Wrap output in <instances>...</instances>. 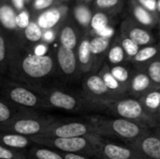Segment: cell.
<instances>
[{
	"label": "cell",
	"mask_w": 160,
	"mask_h": 159,
	"mask_svg": "<svg viewBox=\"0 0 160 159\" xmlns=\"http://www.w3.org/2000/svg\"><path fill=\"white\" fill-rule=\"evenodd\" d=\"M55 74V53L38 54L23 47H9L6 78L26 85H44Z\"/></svg>",
	"instance_id": "6da1fadb"
},
{
	"label": "cell",
	"mask_w": 160,
	"mask_h": 159,
	"mask_svg": "<svg viewBox=\"0 0 160 159\" xmlns=\"http://www.w3.org/2000/svg\"><path fill=\"white\" fill-rule=\"evenodd\" d=\"M37 94H38L47 107L50 109H59L69 112H81L90 110L87 102L82 94L72 91L47 85H28Z\"/></svg>",
	"instance_id": "7a4b0ae2"
},
{
	"label": "cell",
	"mask_w": 160,
	"mask_h": 159,
	"mask_svg": "<svg viewBox=\"0 0 160 159\" xmlns=\"http://www.w3.org/2000/svg\"><path fill=\"white\" fill-rule=\"evenodd\" d=\"M102 137L85 136L76 138H48L32 136L30 139L37 144L48 147L63 154H76L90 157H98V143Z\"/></svg>",
	"instance_id": "3957f363"
},
{
	"label": "cell",
	"mask_w": 160,
	"mask_h": 159,
	"mask_svg": "<svg viewBox=\"0 0 160 159\" xmlns=\"http://www.w3.org/2000/svg\"><path fill=\"white\" fill-rule=\"evenodd\" d=\"M0 97L20 109L38 112L49 110L41 97L31 87L1 76Z\"/></svg>",
	"instance_id": "277c9868"
},
{
	"label": "cell",
	"mask_w": 160,
	"mask_h": 159,
	"mask_svg": "<svg viewBox=\"0 0 160 159\" xmlns=\"http://www.w3.org/2000/svg\"><path fill=\"white\" fill-rule=\"evenodd\" d=\"M56 118L44 115L38 111L22 110L10 122L0 126V132L15 133L32 137L41 135Z\"/></svg>",
	"instance_id": "5b68a950"
},
{
	"label": "cell",
	"mask_w": 160,
	"mask_h": 159,
	"mask_svg": "<svg viewBox=\"0 0 160 159\" xmlns=\"http://www.w3.org/2000/svg\"><path fill=\"white\" fill-rule=\"evenodd\" d=\"M87 120L97 128L98 136L102 138L115 137L132 142L150 130L144 126L122 118L108 119L98 116L89 117Z\"/></svg>",
	"instance_id": "8992f818"
},
{
	"label": "cell",
	"mask_w": 160,
	"mask_h": 159,
	"mask_svg": "<svg viewBox=\"0 0 160 159\" xmlns=\"http://www.w3.org/2000/svg\"><path fill=\"white\" fill-rule=\"evenodd\" d=\"M81 94L90 109L108 108L116 100L123 98L112 92L97 73H88L83 76Z\"/></svg>",
	"instance_id": "52a82bcc"
},
{
	"label": "cell",
	"mask_w": 160,
	"mask_h": 159,
	"mask_svg": "<svg viewBox=\"0 0 160 159\" xmlns=\"http://www.w3.org/2000/svg\"><path fill=\"white\" fill-rule=\"evenodd\" d=\"M111 114L118 118L126 119L148 128H154L160 124V121L154 115L149 114L143 108L141 101L134 97H123L108 108Z\"/></svg>",
	"instance_id": "ba28073f"
},
{
	"label": "cell",
	"mask_w": 160,
	"mask_h": 159,
	"mask_svg": "<svg viewBox=\"0 0 160 159\" xmlns=\"http://www.w3.org/2000/svg\"><path fill=\"white\" fill-rule=\"evenodd\" d=\"M39 136L48 138H76L98 136V133L97 128L88 120L78 121L56 119Z\"/></svg>",
	"instance_id": "9c48e42d"
},
{
	"label": "cell",
	"mask_w": 160,
	"mask_h": 159,
	"mask_svg": "<svg viewBox=\"0 0 160 159\" xmlns=\"http://www.w3.org/2000/svg\"><path fill=\"white\" fill-rule=\"evenodd\" d=\"M19 12L11 0H0V32L7 38L9 47H23L22 32L17 24Z\"/></svg>",
	"instance_id": "30bf717a"
},
{
	"label": "cell",
	"mask_w": 160,
	"mask_h": 159,
	"mask_svg": "<svg viewBox=\"0 0 160 159\" xmlns=\"http://www.w3.org/2000/svg\"><path fill=\"white\" fill-rule=\"evenodd\" d=\"M55 64L56 74L64 81L72 82L82 76L74 50H69L59 45L55 52Z\"/></svg>",
	"instance_id": "8fae6325"
},
{
	"label": "cell",
	"mask_w": 160,
	"mask_h": 159,
	"mask_svg": "<svg viewBox=\"0 0 160 159\" xmlns=\"http://www.w3.org/2000/svg\"><path fill=\"white\" fill-rule=\"evenodd\" d=\"M96 158L144 159V157L128 144L121 145L100 138L98 143V157Z\"/></svg>",
	"instance_id": "7c38bea8"
},
{
	"label": "cell",
	"mask_w": 160,
	"mask_h": 159,
	"mask_svg": "<svg viewBox=\"0 0 160 159\" xmlns=\"http://www.w3.org/2000/svg\"><path fill=\"white\" fill-rule=\"evenodd\" d=\"M146 159H160V137L150 130L128 143Z\"/></svg>",
	"instance_id": "4fadbf2b"
},
{
	"label": "cell",
	"mask_w": 160,
	"mask_h": 159,
	"mask_svg": "<svg viewBox=\"0 0 160 159\" xmlns=\"http://www.w3.org/2000/svg\"><path fill=\"white\" fill-rule=\"evenodd\" d=\"M65 11L66 8L64 7L54 6L39 12L36 16L35 21L43 31L58 28L64 18Z\"/></svg>",
	"instance_id": "5bb4252c"
},
{
	"label": "cell",
	"mask_w": 160,
	"mask_h": 159,
	"mask_svg": "<svg viewBox=\"0 0 160 159\" xmlns=\"http://www.w3.org/2000/svg\"><path fill=\"white\" fill-rule=\"evenodd\" d=\"M152 89H155V87L145 71L138 70L132 73L128 83V94L131 97L140 99Z\"/></svg>",
	"instance_id": "9a60e30c"
},
{
	"label": "cell",
	"mask_w": 160,
	"mask_h": 159,
	"mask_svg": "<svg viewBox=\"0 0 160 159\" xmlns=\"http://www.w3.org/2000/svg\"><path fill=\"white\" fill-rule=\"evenodd\" d=\"M112 38L103 37L99 36H94L90 38V51L93 58L94 72L98 68H100L103 65V60L107 57L108 51L111 47Z\"/></svg>",
	"instance_id": "2e32d148"
},
{
	"label": "cell",
	"mask_w": 160,
	"mask_h": 159,
	"mask_svg": "<svg viewBox=\"0 0 160 159\" xmlns=\"http://www.w3.org/2000/svg\"><path fill=\"white\" fill-rule=\"evenodd\" d=\"M75 52L77 55L79 68L82 75L93 73L94 64L90 51V38L88 37H82Z\"/></svg>",
	"instance_id": "e0dca14e"
},
{
	"label": "cell",
	"mask_w": 160,
	"mask_h": 159,
	"mask_svg": "<svg viewBox=\"0 0 160 159\" xmlns=\"http://www.w3.org/2000/svg\"><path fill=\"white\" fill-rule=\"evenodd\" d=\"M0 144L7 148L21 152H24L36 145L30 137L8 132H0Z\"/></svg>",
	"instance_id": "ac0fdd59"
},
{
	"label": "cell",
	"mask_w": 160,
	"mask_h": 159,
	"mask_svg": "<svg viewBox=\"0 0 160 159\" xmlns=\"http://www.w3.org/2000/svg\"><path fill=\"white\" fill-rule=\"evenodd\" d=\"M57 38L61 46L74 51H76L81 40L78 29L75 27L74 24L70 22L60 25V27L58 28Z\"/></svg>",
	"instance_id": "d6986e66"
},
{
	"label": "cell",
	"mask_w": 160,
	"mask_h": 159,
	"mask_svg": "<svg viewBox=\"0 0 160 159\" xmlns=\"http://www.w3.org/2000/svg\"><path fill=\"white\" fill-rule=\"evenodd\" d=\"M98 74L101 77V79L103 80V82L107 85V87L114 94H116L122 97H125V95L127 93H128V87L120 83L112 76V74L111 73V70H110V67L106 62L103 63V65L101 66Z\"/></svg>",
	"instance_id": "ffe728a7"
},
{
	"label": "cell",
	"mask_w": 160,
	"mask_h": 159,
	"mask_svg": "<svg viewBox=\"0 0 160 159\" xmlns=\"http://www.w3.org/2000/svg\"><path fill=\"white\" fill-rule=\"evenodd\" d=\"M43 30L38 25L35 20H31L22 31L24 48L32 50L38 44L42 43Z\"/></svg>",
	"instance_id": "44dd1931"
},
{
	"label": "cell",
	"mask_w": 160,
	"mask_h": 159,
	"mask_svg": "<svg viewBox=\"0 0 160 159\" xmlns=\"http://www.w3.org/2000/svg\"><path fill=\"white\" fill-rule=\"evenodd\" d=\"M159 55L160 46L149 45V46H145V47L140 49L138 53L131 59V61L134 64L140 66L141 67H145V68H146L148 64L151 63L153 60H155ZM145 68H144V71H145Z\"/></svg>",
	"instance_id": "7402d4cb"
},
{
	"label": "cell",
	"mask_w": 160,
	"mask_h": 159,
	"mask_svg": "<svg viewBox=\"0 0 160 159\" xmlns=\"http://www.w3.org/2000/svg\"><path fill=\"white\" fill-rule=\"evenodd\" d=\"M23 153L27 159H64L63 153L37 144Z\"/></svg>",
	"instance_id": "603a6c76"
},
{
	"label": "cell",
	"mask_w": 160,
	"mask_h": 159,
	"mask_svg": "<svg viewBox=\"0 0 160 159\" xmlns=\"http://www.w3.org/2000/svg\"><path fill=\"white\" fill-rule=\"evenodd\" d=\"M125 36L133 40L136 44L141 46H149L153 41L154 37L146 29L138 26H129L125 31Z\"/></svg>",
	"instance_id": "cb8c5ba5"
},
{
	"label": "cell",
	"mask_w": 160,
	"mask_h": 159,
	"mask_svg": "<svg viewBox=\"0 0 160 159\" xmlns=\"http://www.w3.org/2000/svg\"><path fill=\"white\" fill-rule=\"evenodd\" d=\"M139 100L149 114L157 117V113L160 108V89H152Z\"/></svg>",
	"instance_id": "d4e9b609"
},
{
	"label": "cell",
	"mask_w": 160,
	"mask_h": 159,
	"mask_svg": "<svg viewBox=\"0 0 160 159\" xmlns=\"http://www.w3.org/2000/svg\"><path fill=\"white\" fill-rule=\"evenodd\" d=\"M22 110L24 109H20L0 97V126L10 122Z\"/></svg>",
	"instance_id": "484cf974"
},
{
	"label": "cell",
	"mask_w": 160,
	"mask_h": 159,
	"mask_svg": "<svg viewBox=\"0 0 160 159\" xmlns=\"http://www.w3.org/2000/svg\"><path fill=\"white\" fill-rule=\"evenodd\" d=\"M9 45L5 36L0 32V76L6 77L8 67Z\"/></svg>",
	"instance_id": "4316f807"
},
{
	"label": "cell",
	"mask_w": 160,
	"mask_h": 159,
	"mask_svg": "<svg viewBox=\"0 0 160 159\" xmlns=\"http://www.w3.org/2000/svg\"><path fill=\"white\" fill-rule=\"evenodd\" d=\"M126 58H127L126 53L120 43H114L110 47L107 54V60L111 65L112 66L120 65L125 61Z\"/></svg>",
	"instance_id": "83f0119b"
},
{
	"label": "cell",
	"mask_w": 160,
	"mask_h": 159,
	"mask_svg": "<svg viewBox=\"0 0 160 159\" xmlns=\"http://www.w3.org/2000/svg\"><path fill=\"white\" fill-rule=\"evenodd\" d=\"M145 72L148 74L154 87L156 89H160V55L148 64Z\"/></svg>",
	"instance_id": "f1b7e54d"
},
{
	"label": "cell",
	"mask_w": 160,
	"mask_h": 159,
	"mask_svg": "<svg viewBox=\"0 0 160 159\" xmlns=\"http://www.w3.org/2000/svg\"><path fill=\"white\" fill-rule=\"evenodd\" d=\"M133 14L135 19L142 25L152 26L155 24V19L152 14L138 4H135L133 7Z\"/></svg>",
	"instance_id": "f546056e"
},
{
	"label": "cell",
	"mask_w": 160,
	"mask_h": 159,
	"mask_svg": "<svg viewBox=\"0 0 160 159\" xmlns=\"http://www.w3.org/2000/svg\"><path fill=\"white\" fill-rule=\"evenodd\" d=\"M92 16L93 15H92L90 9L83 5H79L74 8V17H75L76 21L79 22L80 25H82L85 28L89 27Z\"/></svg>",
	"instance_id": "4dcf8cb0"
},
{
	"label": "cell",
	"mask_w": 160,
	"mask_h": 159,
	"mask_svg": "<svg viewBox=\"0 0 160 159\" xmlns=\"http://www.w3.org/2000/svg\"><path fill=\"white\" fill-rule=\"evenodd\" d=\"M110 70H111V73L112 74V76L120 83L128 87V83H129L132 73H130V71L128 67H126L125 66H122V65H117V66H112V67H110Z\"/></svg>",
	"instance_id": "1f68e13d"
},
{
	"label": "cell",
	"mask_w": 160,
	"mask_h": 159,
	"mask_svg": "<svg viewBox=\"0 0 160 159\" xmlns=\"http://www.w3.org/2000/svg\"><path fill=\"white\" fill-rule=\"evenodd\" d=\"M109 23H110L109 17L105 13L98 11V12H96L92 16L89 27L93 33H96V32L107 27V26H110Z\"/></svg>",
	"instance_id": "d6a6232c"
},
{
	"label": "cell",
	"mask_w": 160,
	"mask_h": 159,
	"mask_svg": "<svg viewBox=\"0 0 160 159\" xmlns=\"http://www.w3.org/2000/svg\"><path fill=\"white\" fill-rule=\"evenodd\" d=\"M120 45L122 46L126 56L128 60H131L140 51V46L138 44H136L133 40H131L129 37H128L127 36H122L120 40H119Z\"/></svg>",
	"instance_id": "836d02e7"
},
{
	"label": "cell",
	"mask_w": 160,
	"mask_h": 159,
	"mask_svg": "<svg viewBox=\"0 0 160 159\" xmlns=\"http://www.w3.org/2000/svg\"><path fill=\"white\" fill-rule=\"evenodd\" d=\"M0 159H27L24 153L12 150L0 144Z\"/></svg>",
	"instance_id": "e575fe53"
},
{
	"label": "cell",
	"mask_w": 160,
	"mask_h": 159,
	"mask_svg": "<svg viewBox=\"0 0 160 159\" xmlns=\"http://www.w3.org/2000/svg\"><path fill=\"white\" fill-rule=\"evenodd\" d=\"M56 0H33L32 7L36 12H41L45 9H48L52 7H54Z\"/></svg>",
	"instance_id": "d590c367"
},
{
	"label": "cell",
	"mask_w": 160,
	"mask_h": 159,
	"mask_svg": "<svg viewBox=\"0 0 160 159\" xmlns=\"http://www.w3.org/2000/svg\"><path fill=\"white\" fill-rule=\"evenodd\" d=\"M58 36V28L54 29H50V30H45L43 31V36H42V43L49 45L53 42V40L57 37Z\"/></svg>",
	"instance_id": "8d00e7d4"
},
{
	"label": "cell",
	"mask_w": 160,
	"mask_h": 159,
	"mask_svg": "<svg viewBox=\"0 0 160 159\" xmlns=\"http://www.w3.org/2000/svg\"><path fill=\"white\" fill-rule=\"evenodd\" d=\"M138 5L142 6L143 8L148 10L149 12L157 11V2L158 0H136Z\"/></svg>",
	"instance_id": "74e56055"
},
{
	"label": "cell",
	"mask_w": 160,
	"mask_h": 159,
	"mask_svg": "<svg viewBox=\"0 0 160 159\" xmlns=\"http://www.w3.org/2000/svg\"><path fill=\"white\" fill-rule=\"evenodd\" d=\"M119 4V0H96V5L99 8L109 9L116 7Z\"/></svg>",
	"instance_id": "f35d334b"
},
{
	"label": "cell",
	"mask_w": 160,
	"mask_h": 159,
	"mask_svg": "<svg viewBox=\"0 0 160 159\" xmlns=\"http://www.w3.org/2000/svg\"><path fill=\"white\" fill-rule=\"evenodd\" d=\"M96 36H99V37H108V38H112L114 35V29L111 26H107L96 33H94Z\"/></svg>",
	"instance_id": "ab89813d"
},
{
	"label": "cell",
	"mask_w": 160,
	"mask_h": 159,
	"mask_svg": "<svg viewBox=\"0 0 160 159\" xmlns=\"http://www.w3.org/2000/svg\"><path fill=\"white\" fill-rule=\"evenodd\" d=\"M64 159H93V157L82 156V155H76V154H63Z\"/></svg>",
	"instance_id": "60d3db41"
},
{
	"label": "cell",
	"mask_w": 160,
	"mask_h": 159,
	"mask_svg": "<svg viewBox=\"0 0 160 159\" xmlns=\"http://www.w3.org/2000/svg\"><path fill=\"white\" fill-rule=\"evenodd\" d=\"M11 2L19 13L24 10V0H11Z\"/></svg>",
	"instance_id": "b9f144b4"
},
{
	"label": "cell",
	"mask_w": 160,
	"mask_h": 159,
	"mask_svg": "<svg viewBox=\"0 0 160 159\" xmlns=\"http://www.w3.org/2000/svg\"><path fill=\"white\" fill-rule=\"evenodd\" d=\"M154 133H155L156 135H158V137H160V124L158 127H154Z\"/></svg>",
	"instance_id": "7bdbcfd3"
},
{
	"label": "cell",
	"mask_w": 160,
	"mask_h": 159,
	"mask_svg": "<svg viewBox=\"0 0 160 159\" xmlns=\"http://www.w3.org/2000/svg\"><path fill=\"white\" fill-rule=\"evenodd\" d=\"M157 10L160 13V0H158L157 2Z\"/></svg>",
	"instance_id": "ee69618b"
},
{
	"label": "cell",
	"mask_w": 160,
	"mask_h": 159,
	"mask_svg": "<svg viewBox=\"0 0 160 159\" xmlns=\"http://www.w3.org/2000/svg\"><path fill=\"white\" fill-rule=\"evenodd\" d=\"M157 117H158V119L160 121V108L159 110H158V113H157Z\"/></svg>",
	"instance_id": "f6af8a7d"
},
{
	"label": "cell",
	"mask_w": 160,
	"mask_h": 159,
	"mask_svg": "<svg viewBox=\"0 0 160 159\" xmlns=\"http://www.w3.org/2000/svg\"><path fill=\"white\" fill-rule=\"evenodd\" d=\"M83 1H90V0H83Z\"/></svg>",
	"instance_id": "bcb514c9"
},
{
	"label": "cell",
	"mask_w": 160,
	"mask_h": 159,
	"mask_svg": "<svg viewBox=\"0 0 160 159\" xmlns=\"http://www.w3.org/2000/svg\"><path fill=\"white\" fill-rule=\"evenodd\" d=\"M97 159H103V158H97Z\"/></svg>",
	"instance_id": "7dc6e473"
},
{
	"label": "cell",
	"mask_w": 160,
	"mask_h": 159,
	"mask_svg": "<svg viewBox=\"0 0 160 159\" xmlns=\"http://www.w3.org/2000/svg\"><path fill=\"white\" fill-rule=\"evenodd\" d=\"M144 159H146V158H144Z\"/></svg>",
	"instance_id": "c3c4849f"
}]
</instances>
